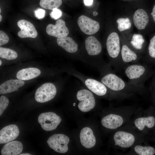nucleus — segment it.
<instances>
[{
	"instance_id": "13",
	"label": "nucleus",
	"mask_w": 155,
	"mask_h": 155,
	"mask_svg": "<svg viewBox=\"0 0 155 155\" xmlns=\"http://www.w3.org/2000/svg\"><path fill=\"white\" fill-rule=\"evenodd\" d=\"M142 57L131 49L127 45L123 44L121 52V61L123 67L128 64L140 62Z\"/></svg>"
},
{
	"instance_id": "16",
	"label": "nucleus",
	"mask_w": 155,
	"mask_h": 155,
	"mask_svg": "<svg viewBox=\"0 0 155 155\" xmlns=\"http://www.w3.org/2000/svg\"><path fill=\"white\" fill-rule=\"evenodd\" d=\"M80 139L82 145L87 148H92L96 144V139L93 131L88 127H85L81 130Z\"/></svg>"
},
{
	"instance_id": "33",
	"label": "nucleus",
	"mask_w": 155,
	"mask_h": 155,
	"mask_svg": "<svg viewBox=\"0 0 155 155\" xmlns=\"http://www.w3.org/2000/svg\"><path fill=\"white\" fill-rule=\"evenodd\" d=\"M45 14V11L41 9H38L35 11V16L38 19H41L44 18Z\"/></svg>"
},
{
	"instance_id": "23",
	"label": "nucleus",
	"mask_w": 155,
	"mask_h": 155,
	"mask_svg": "<svg viewBox=\"0 0 155 155\" xmlns=\"http://www.w3.org/2000/svg\"><path fill=\"white\" fill-rule=\"evenodd\" d=\"M40 70L38 68L30 67L22 69L17 73L16 77L18 80H27L35 78L40 75Z\"/></svg>"
},
{
	"instance_id": "42",
	"label": "nucleus",
	"mask_w": 155,
	"mask_h": 155,
	"mask_svg": "<svg viewBox=\"0 0 155 155\" xmlns=\"http://www.w3.org/2000/svg\"><path fill=\"white\" fill-rule=\"evenodd\" d=\"M1 9H0V12L1 13Z\"/></svg>"
},
{
	"instance_id": "2",
	"label": "nucleus",
	"mask_w": 155,
	"mask_h": 155,
	"mask_svg": "<svg viewBox=\"0 0 155 155\" xmlns=\"http://www.w3.org/2000/svg\"><path fill=\"white\" fill-rule=\"evenodd\" d=\"M114 145L119 149L131 148L135 145L142 142V133L130 125L119 129L114 134Z\"/></svg>"
},
{
	"instance_id": "41",
	"label": "nucleus",
	"mask_w": 155,
	"mask_h": 155,
	"mask_svg": "<svg viewBox=\"0 0 155 155\" xmlns=\"http://www.w3.org/2000/svg\"><path fill=\"white\" fill-rule=\"evenodd\" d=\"M75 103H74L73 104V106H75Z\"/></svg>"
},
{
	"instance_id": "18",
	"label": "nucleus",
	"mask_w": 155,
	"mask_h": 155,
	"mask_svg": "<svg viewBox=\"0 0 155 155\" xmlns=\"http://www.w3.org/2000/svg\"><path fill=\"white\" fill-rule=\"evenodd\" d=\"M85 83L89 90L98 96H104L107 93V88L102 82L94 79H88L86 80Z\"/></svg>"
},
{
	"instance_id": "28",
	"label": "nucleus",
	"mask_w": 155,
	"mask_h": 155,
	"mask_svg": "<svg viewBox=\"0 0 155 155\" xmlns=\"http://www.w3.org/2000/svg\"><path fill=\"white\" fill-rule=\"evenodd\" d=\"M118 24V28L120 31H122L130 28L131 26V23L128 18H120L117 20Z\"/></svg>"
},
{
	"instance_id": "22",
	"label": "nucleus",
	"mask_w": 155,
	"mask_h": 155,
	"mask_svg": "<svg viewBox=\"0 0 155 155\" xmlns=\"http://www.w3.org/2000/svg\"><path fill=\"white\" fill-rule=\"evenodd\" d=\"M58 45L69 53H74L78 50V45L71 38L66 36L57 38Z\"/></svg>"
},
{
	"instance_id": "7",
	"label": "nucleus",
	"mask_w": 155,
	"mask_h": 155,
	"mask_svg": "<svg viewBox=\"0 0 155 155\" xmlns=\"http://www.w3.org/2000/svg\"><path fill=\"white\" fill-rule=\"evenodd\" d=\"M56 93V88L53 84L46 83L37 89L35 94V98L38 102H45L52 99Z\"/></svg>"
},
{
	"instance_id": "37",
	"label": "nucleus",
	"mask_w": 155,
	"mask_h": 155,
	"mask_svg": "<svg viewBox=\"0 0 155 155\" xmlns=\"http://www.w3.org/2000/svg\"><path fill=\"white\" fill-rule=\"evenodd\" d=\"M20 155H31V154L28 153H24L19 154Z\"/></svg>"
},
{
	"instance_id": "21",
	"label": "nucleus",
	"mask_w": 155,
	"mask_h": 155,
	"mask_svg": "<svg viewBox=\"0 0 155 155\" xmlns=\"http://www.w3.org/2000/svg\"><path fill=\"white\" fill-rule=\"evenodd\" d=\"M148 16L143 9H139L135 12L133 16V21L136 27L139 30L145 28L149 22Z\"/></svg>"
},
{
	"instance_id": "34",
	"label": "nucleus",
	"mask_w": 155,
	"mask_h": 155,
	"mask_svg": "<svg viewBox=\"0 0 155 155\" xmlns=\"http://www.w3.org/2000/svg\"><path fill=\"white\" fill-rule=\"evenodd\" d=\"M84 4L86 6L91 5L93 2V0H84Z\"/></svg>"
},
{
	"instance_id": "24",
	"label": "nucleus",
	"mask_w": 155,
	"mask_h": 155,
	"mask_svg": "<svg viewBox=\"0 0 155 155\" xmlns=\"http://www.w3.org/2000/svg\"><path fill=\"white\" fill-rule=\"evenodd\" d=\"M142 143H137L131 148L130 152L132 154L139 155H153L155 154L153 147L143 146Z\"/></svg>"
},
{
	"instance_id": "32",
	"label": "nucleus",
	"mask_w": 155,
	"mask_h": 155,
	"mask_svg": "<svg viewBox=\"0 0 155 155\" xmlns=\"http://www.w3.org/2000/svg\"><path fill=\"white\" fill-rule=\"evenodd\" d=\"M51 17L55 20L60 18L61 16L62 12L57 8H55L53 10L50 14Z\"/></svg>"
},
{
	"instance_id": "17",
	"label": "nucleus",
	"mask_w": 155,
	"mask_h": 155,
	"mask_svg": "<svg viewBox=\"0 0 155 155\" xmlns=\"http://www.w3.org/2000/svg\"><path fill=\"white\" fill-rule=\"evenodd\" d=\"M24 84V82L19 80H8L0 85V94H7L17 91Z\"/></svg>"
},
{
	"instance_id": "40",
	"label": "nucleus",
	"mask_w": 155,
	"mask_h": 155,
	"mask_svg": "<svg viewBox=\"0 0 155 155\" xmlns=\"http://www.w3.org/2000/svg\"><path fill=\"white\" fill-rule=\"evenodd\" d=\"M2 63V62L1 60H0V65H1Z\"/></svg>"
},
{
	"instance_id": "36",
	"label": "nucleus",
	"mask_w": 155,
	"mask_h": 155,
	"mask_svg": "<svg viewBox=\"0 0 155 155\" xmlns=\"http://www.w3.org/2000/svg\"><path fill=\"white\" fill-rule=\"evenodd\" d=\"M93 15L94 16L97 15L98 13L96 11H94L93 13Z\"/></svg>"
},
{
	"instance_id": "3",
	"label": "nucleus",
	"mask_w": 155,
	"mask_h": 155,
	"mask_svg": "<svg viewBox=\"0 0 155 155\" xmlns=\"http://www.w3.org/2000/svg\"><path fill=\"white\" fill-rule=\"evenodd\" d=\"M135 109L133 106L119 107L118 113L110 114L103 117L101 120V124L107 129H119L128 122Z\"/></svg>"
},
{
	"instance_id": "4",
	"label": "nucleus",
	"mask_w": 155,
	"mask_h": 155,
	"mask_svg": "<svg viewBox=\"0 0 155 155\" xmlns=\"http://www.w3.org/2000/svg\"><path fill=\"white\" fill-rule=\"evenodd\" d=\"M125 73L130 83L144 87V84L148 76V70L145 63H130L123 67Z\"/></svg>"
},
{
	"instance_id": "26",
	"label": "nucleus",
	"mask_w": 155,
	"mask_h": 155,
	"mask_svg": "<svg viewBox=\"0 0 155 155\" xmlns=\"http://www.w3.org/2000/svg\"><path fill=\"white\" fill-rule=\"evenodd\" d=\"M0 57L8 60H12L18 57V54L13 50L0 47Z\"/></svg>"
},
{
	"instance_id": "9",
	"label": "nucleus",
	"mask_w": 155,
	"mask_h": 155,
	"mask_svg": "<svg viewBox=\"0 0 155 155\" xmlns=\"http://www.w3.org/2000/svg\"><path fill=\"white\" fill-rule=\"evenodd\" d=\"M61 121L60 117L52 112L44 113L38 116V121L42 128L46 131L55 129Z\"/></svg>"
},
{
	"instance_id": "35",
	"label": "nucleus",
	"mask_w": 155,
	"mask_h": 155,
	"mask_svg": "<svg viewBox=\"0 0 155 155\" xmlns=\"http://www.w3.org/2000/svg\"><path fill=\"white\" fill-rule=\"evenodd\" d=\"M151 14L152 16L153 19L155 22V5L153 7L152 11V12L151 13Z\"/></svg>"
},
{
	"instance_id": "19",
	"label": "nucleus",
	"mask_w": 155,
	"mask_h": 155,
	"mask_svg": "<svg viewBox=\"0 0 155 155\" xmlns=\"http://www.w3.org/2000/svg\"><path fill=\"white\" fill-rule=\"evenodd\" d=\"M85 47L88 54L95 55L99 54L102 50L100 42L94 36H91L86 38L85 41Z\"/></svg>"
},
{
	"instance_id": "12",
	"label": "nucleus",
	"mask_w": 155,
	"mask_h": 155,
	"mask_svg": "<svg viewBox=\"0 0 155 155\" xmlns=\"http://www.w3.org/2000/svg\"><path fill=\"white\" fill-rule=\"evenodd\" d=\"M46 31L48 35L57 38L67 36L69 33L65 22L62 19L57 20L55 25L48 24L46 27Z\"/></svg>"
},
{
	"instance_id": "14",
	"label": "nucleus",
	"mask_w": 155,
	"mask_h": 155,
	"mask_svg": "<svg viewBox=\"0 0 155 155\" xmlns=\"http://www.w3.org/2000/svg\"><path fill=\"white\" fill-rule=\"evenodd\" d=\"M17 25L21 30L18 35L21 38H35L38 35L36 28L30 22L24 20H21L17 22Z\"/></svg>"
},
{
	"instance_id": "27",
	"label": "nucleus",
	"mask_w": 155,
	"mask_h": 155,
	"mask_svg": "<svg viewBox=\"0 0 155 155\" xmlns=\"http://www.w3.org/2000/svg\"><path fill=\"white\" fill-rule=\"evenodd\" d=\"M144 41V39L142 35L135 34L133 36L130 43L135 49L141 50L142 48L143 44Z\"/></svg>"
},
{
	"instance_id": "38",
	"label": "nucleus",
	"mask_w": 155,
	"mask_h": 155,
	"mask_svg": "<svg viewBox=\"0 0 155 155\" xmlns=\"http://www.w3.org/2000/svg\"><path fill=\"white\" fill-rule=\"evenodd\" d=\"M2 19V17L1 15H0V21L1 22Z\"/></svg>"
},
{
	"instance_id": "31",
	"label": "nucleus",
	"mask_w": 155,
	"mask_h": 155,
	"mask_svg": "<svg viewBox=\"0 0 155 155\" xmlns=\"http://www.w3.org/2000/svg\"><path fill=\"white\" fill-rule=\"evenodd\" d=\"M9 38L7 34L2 30L0 31V46L7 44L9 41Z\"/></svg>"
},
{
	"instance_id": "5",
	"label": "nucleus",
	"mask_w": 155,
	"mask_h": 155,
	"mask_svg": "<svg viewBox=\"0 0 155 155\" xmlns=\"http://www.w3.org/2000/svg\"><path fill=\"white\" fill-rule=\"evenodd\" d=\"M106 46L108 55L112 59V64L116 70L120 71L123 69L121 61V49L119 38L117 33L112 32L108 36Z\"/></svg>"
},
{
	"instance_id": "25",
	"label": "nucleus",
	"mask_w": 155,
	"mask_h": 155,
	"mask_svg": "<svg viewBox=\"0 0 155 155\" xmlns=\"http://www.w3.org/2000/svg\"><path fill=\"white\" fill-rule=\"evenodd\" d=\"M62 3V0H40V5L42 8L51 10L58 8Z\"/></svg>"
},
{
	"instance_id": "30",
	"label": "nucleus",
	"mask_w": 155,
	"mask_h": 155,
	"mask_svg": "<svg viewBox=\"0 0 155 155\" xmlns=\"http://www.w3.org/2000/svg\"><path fill=\"white\" fill-rule=\"evenodd\" d=\"M9 103L8 99L4 96L0 97V116H1L7 108Z\"/></svg>"
},
{
	"instance_id": "29",
	"label": "nucleus",
	"mask_w": 155,
	"mask_h": 155,
	"mask_svg": "<svg viewBox=\"0 0 155 155\" xmlns=\"http://www.w3.org/2000/svg\"><path fill=\"white\" fill-rule=\"evenodd\" d=\"M148 52L149 56L152 59H155V35L150 40Z\"/></svg>"
},
{
	"instance_id": "6",
	"label": "nucleus",
	"mask_w": 155,
	"mask_h": 155,
	"mask_svg": "<svg viewBox=\"0 0 155 155\" xmlns=\"http://www.w3.org/2000/svg\"><path fill=\"white\" fill-rule=\"evenodd\" d=\"M69 137L62 134H55L50 136L47 141L49 147L55 151L61 153L66 152L68 150Z\"/></svg>"
},
{
	"instance_id": "15",
	"label": "nucleus",
	"mask_w": 155,
	"mask_h": 155,
	"mask_svg": "<svg viewBox=\"0 0 155 155\" xmlns=\"http://www.w3.org/2000/svg\"><path fill=\"white\" fill-rule=\"evenodd\" d=\"M19 134V131L17 125L11 124L7 126L0 131V144L12 141L17 137Z\"/></svg>"
},
{
	"instance_id": "10",
	"label": "nucleus",
	"mask_w": 155,
	"mask_h": 155,
	"mask_svg": "<svg viewBox=\"0 0 155 155\" xmlns=\"http://www.w3.org/2000/svg\"><path fill=\"white\" fill-rule=\"evenodd\" d=\"M133 119L129 125L142 133L146 128L151 129L155 125V118L153 116H143L139 114Z\"/></svg>"
},
{
	"instance_id": "20",
	"label": "nucleus",
	"mask_w": 155,
	"mask_h": 155,
	"mask_svg": "<svg viewBox=\"0 0 155 155\" xmlns=\"http://www.w3.org/2000/svg\"><path fill=\"white\" fill-rule=\"evenodd\" d=\"M23 149L21 142L17 141H11L4 145L1 153L2 155H17L21 153Z\"/></svg>"
},
{
	"instance_id": "8",
	"label": "nucleus",
	"mask_w": 155,
	"mask_h": 155,
	"mask_svg": "<svg viewBox=\"0 0 155 155\" xmlns=\"http://www.w3.org/2000/svg\"><path fill=\"white\" fill-rule=\"evenodd\" d=\"M77 99L80 102L78 107L82 111L88 112L93 108L96 104L95 98L92 94L86 89L79 91L77 94Z\"/></svg>"
},
{
	"instance_id": "39",
	"label": "nucleus",
	"mask_w": 155,
	"mask_h": 155,
	"mask_svg": "<svg viewBox=\"0 0 155 155\" xmlns=\"http://www.w3.org/2000/svg\"><path fill=\"white\" fill-rule=\"evenodd\" d=\"M154 87L155 88V80L154 81Z\"/></svg>"
},
{
	"instance_id": "1",
	"label": "nucleus",
	"mask_w": 155,
	"mask_h": 155,
	"mask_svg": "<svg viewBox=\"0 0 155 155\" xmlns=\"http://www.w3.org/2000/svg\"><path fill=\"white\" fill-rule=\"evenodd\" d=\"M101 82L115 92L119 98L129 97L136 94H142L144 90V87L127 82L112 73L104 75L102 78Z\"/></svg>"
},
{
	"instance_id": "11",
	"label": "nucleus",
	"mask_w": 155,
	"mask_h": 155,
	"mask_svg": "<svg viewBox=\"0 0 155 155\" xmlns=\"http://www.w3.org/2000/svg\"><path fill=\"white\" fill-rule=\"evenodd\" d=\"M78 23L81 30L88 35L94 34L100 29V25L98 22L84 15L79 17Z\"/></svg>"
}]
</instances>
